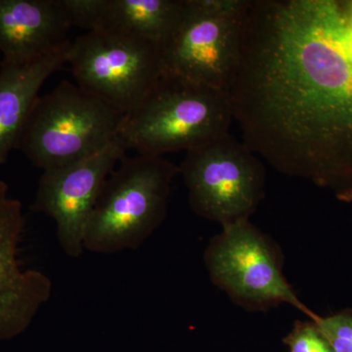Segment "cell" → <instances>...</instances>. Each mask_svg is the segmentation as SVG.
I'll use <instances>...</instances> for the list:
<instances>
[{
    "instance_id": "obj_6",
    "label": "cell",
    "mask_w": 352,
    "mask_h": 352,
    "mask_svg": "<svg viewBox=\"0 0 352 352\" xmlns=\"http://www.w3.org/2000/svg\"><path fill=\"white\" fill-rule=\"evenodd\" d=\"M179 173L192 210L221 227L250 220L265 197L263 162L230 132L187 151Z\"/></svg>"
},
{
    "instance_id": "obj_12",
    "label": "cell",
    "mask_w": 352,
    "mask_h": 352,
    "mask_svg": "<svg viewBox=\"0 0 352 352\" xmlns=\"http://www.w3.org/2000/svg\"><path fill=\"white\" fill-rule=\"evenodd\" d=\"M72 25L146 39L163 47L182 19L184 0H63Z\"/></svg>"
},
{
    "instance_id": "obj_10",
    "label": "cell",
    "mask_w": 352,
    "mask_h": 352,
    "mask_svg": "<svg viewBox=\"0 0 352 352\" xmlns=\"http://www.w3.org/2000/svg\"><path fill=\"white\" fill-rule=\"evenodd\" d=\"M24 227L22 204L0 182V342L24 333L52 293V282L44 273L22 267Z\"/></svg>"
},
{
    "instance_id": "obj_4",
    "label": "cell",
    "mask_w": 352,
    "mask_h": 352,
    "mask_svg": "<svg viewBox=\"0 0 352 352\" xmlns=\"http://www.w3.org/2000/svg\"><path fill=\"white\" fill-rule=\"evenodd\" d=\"M124 113L62 80L34 103L16 149L43 171L98 154L117 140Z\"/></svg>"
},
{
    "instance_id": "obj_2",
    "label": "cell",
    "mask_w": 352,
    "mask_h": 352,
    "mask_svg": "<svg viewBox=\"0 0 352 352\" xmlns=\"http://www.w3.org/2000/svg\"><path fill=\"white\" fill-rule=\"evenodd\" d=\"M233 120L228 91L164 73L144 100L124 116L118 138L138 155L164 156L228 133Z\"/></svg>"
},
{
    "instance_id": "obj_14",
    "label": "cell",
    "mask_w": 352,
    "mask_h": 352,
    "mask_svg": "<svg viewBox=\"0 0 352 352\" xmlns=\"http://www.w3.org/2000/svg\"><path fill=\"white\" fill-rule=\"evenodd\" d=\"M310 320L320 329L333 352H352V309H344L328 316L315 314Z\"/></svg>"
},
{
    "instance_id": "obj_7",
    "label": "cell",
    "mask_w": 352,
    "mask_h": 352,
    "mask_svg": "<svg viewBox=\"0 0 352 352\" xmlns=\"http://www.w3.org/2000/svg\"><path fill=\"white\" fill-rule=\"evenodd\" d=\"M250 0H184L182 19L162 47L164 73L228 91L239 62Z\"/></svg>"
},
{
    "instance_id": "obj_3",
    "label": "cell",
    "mask_w": 352,
    "mask_h": 352,
    "mask_svg": "<svg viewBox=\"0 0 352 352\" xmlns=\"http://www.w3.org/2000/svg\"><path fill=\"white\" fill-rule=\"evenodd\" d=\"M179 166L163 156L124 157L88 220L83 248L113 254L138 250L163 223Z\"/></svg>"
},
{
    "instance_id": "obj_8",
    "label": "cell",
    "mask_w": 352,
    "mask_h": 352,
    "mask_svg": "<svg viewBox=\"0 0 352 352\" xmlns=\"http://www.w3.org/2000/svg\"><path fill=\"white\" fill-rule=\"evenodd\" d=\"M68 63L78 87L124 115L164 74L161 46L111 32H87L72 41Z\"/></svg>"
},
{
    "instance_id": "obj_13",
    "label": "cell",
    "mask_w": 352,
    "mask_h": 352,
    "mask_svg": "<svg viewBox=\"0 0 352 352\" xmlns=\"http://www.w3.org/2000/svg\"><path fill=\"white\" fill-rule=\"evenodd\" d=\"M72 41L31 63L0 62V164L6 163L18 140L39 90L53 73L68 63Z\"/></svg>"
},
{
    "instance_id": "obj_1",
    "label": "cell",
    "mask_w": 352,
    "mask_h": 352,
    "mask_svg": "<svg viewBox=\"0 0 352 352\" xmlns=\"http://www.w3.org/2000/svg\"><path fill=\"white\" fill-rule=\"evenodd\" d=\"M228 92L252 151L285 175L352 201V54L344 6L251 0Z\"/></svg>"
},
{
    "instance_id": "obj_11",
    "label": "cell",
    "mask_w": 352,
    "mask_h": 352,
    "mask_svg": "<svg viewBox=\"0 0 352 352\" xmlns=\"http://www.w3.org/2000/svg\"><path fill=\"white\" fill-rule=\"evenodd\" d=\"M72 25L63 0H0L2 63L23 65L69 43Z\"/></svg>"
},
{
    "instance_id": "obj_9",
    "label": "cell",
    "mask_w": 352,
    "mask_h": 352,
    "mask_svg": "<svg viewBox=\"0 0 352 352\" xmlns=\"http://www.w3.org/2000/svg\"><path fill=\"white\" fill-rule=\"evenodd\" d=\"M127 150L119 138L103 151L63 168L43 171L32 210L56 223L60 247L69 258L82 256L83 235L101 190Z\"/></svg>"
},
{
    "instance_id": "obj_15",
    "label": "cell",
    "mask_w": 352,
    "mask_h": 352,
    "mask_svg": "<svg viewBox=\"0 0 352 352\" xmlns=\"http://www.w3.org/2000/svg\"><path fill=\"white\" fill-rule=\"evenodd\" d=\"M288 352H333L314 321L296 320L283 339Z\"/></svg>"
},
{
    "instance_id": "obj_5",
    "label": "cell",
    "mask_w": 352,
    "mask_h": 352,
    "mask_svg": "<svg viewBox=\"0 0 352 352\" xmlns=\"http://www.w3.org/2000/svg\"><path fill=\"white\" fill-rule=\"evenodd\" d=\"M204 263L212 283L247 311L266 312L288 305L308 319L316 314L285 276L281 247L250 220L222 227L208 242Z\"/></svg>"
}]
</instances>
